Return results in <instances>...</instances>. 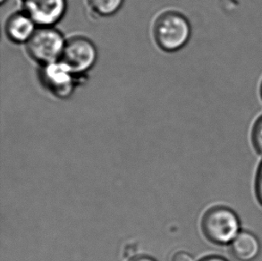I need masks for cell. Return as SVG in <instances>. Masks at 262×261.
I'll list each match as a JSON object with an SVG mask.
<instances>
[{"label": "cell", "mask_w": 262, "mask_h": 261, "mask_svg": "<svg viewBox=\"0 0 262 261\" xmlns=\"http://www.w3.org/2000/svg\"><path fill=\"white\" fill-rule=\"evenodd\" d=\"M153 37L160 50L177 52L187 45L191 37V25L187 17L177 11H165L153 25Z\"/></svg>", "instance_id": "6da1fadb"}, {"label": "cell", "mask_w": 262, "mask_h": 261, "mask_svg": "<svg viewBox=\"0 0 262 261\" xmlns=\"http://www.w3.org/2000/svg\"><path fill=\"white\" fill-rule=\"evenodd\" d=\"M241 220L234 209L217 205L209 208L202 215L201 228L203 235L211 244L230 245L241 232Z\"/></svg>", "instance_id": "7a4b0ae2"}, {"label": "cell", "mask_w": 262, "mask_h": 261, "mask_svg": "<svg viewBox=\"0 0 262 261\" xmlns=\"http://www.w3.org/2000/svg\"><path fill=\"white\" fill-rule=\"evenodd\" d=\"M68 39L54 26L38 27L25 44L29 57L42 66L60 61Z\"/></svg>", "instance_id": "3957f363"}, {"label": "cell", "mask_w": 262, "mask_h": 261, "mask_svg": "<svg viewBox=\"0 0 262 261\" xmlns=\"http://www.w3.org/2000/svg\"><path fill=\"white\" fill-rule=\"evenodd\" d=\"M97 59L95 44L84 36H74L67 40L60 61L74 74L83 78L95 66Z\"/></svg>", "instance_id": "277c9868"}, {"label": "cell", "mask_w": 262, "mask_h": 261, "mask_svg": "<svg viewBox=\"0 0 262 261\" xmlns=\"http://www.w3.org/2000/svg\"><path fill=\"white\" fill-rule=\"evenodd\" d=\"M39 79L52 95L62 99L71 97L82 81V77L74 74L62 61L42 66L39 71Z\"/></svg>", "instance_id": "5b68a950"}, {"label": "cell", "mask_w": 262, "mask_h": 261, "mask_svg": "<svg viewBox=\"0 0 262 261\" xmlns=\"http://www.w3.org/2000/svg\"><path fill=\"white\" fill-rule=\"evenodd\" d=\"M25 12L38 27L55 26L63 19L68 9L67 0H20Z\"/></svg>", "instance_id": "8992f818"}, {"label": "cell", "mask_w": 262, "mask_h": 261, "mask_svg": "<svg viewBox=\"0 0 262 261\" xmlns=\"http://www.w3.org/2000/svg\"><path fill=\"white\" fill-rule=\"evenodd\" d=\"M38 25L25 12L21 10L11 14L5 25L8 39L16 44H26L34 34Z\"/></svg>", "instance_id": "52a82bcc"}, {"label": "cell", "mask_w": 262, "mask_h": 261, "mask_svg": "<svg viewBox=\"0 0 262 261\" xmlns=\"http://www.w3.org/2000/svg\"><path fill=\"white\" fill-rule=\"evenodd\" d=\"M231 254L238 261H253L259 257L261 244L254 233L242 230L229 245Z\"/></svg>", "instance_id": "ba28073f"}, {"label": "cell", "mask_w": 262, "mask_h": 261, "mask_svg": "<svg viewBox=\"0 0 262 261\" xmlns=\"http://www.w3.org/2000/svg\"><path fill=\"white\" fill-rule=\"evenodd\" d=\"M92 14L100 17H110L117 14L124 3V0H86Z\"/></svg>", "instance_id": "9c48e42d"}, {"label": "cell", "mask_w": 262, "mask_h": 261, "mask_svg": "<svg viewBox=\"0 0 262 261\" xmlns=\"http://www.w3.org/2000/svg\"><path fill=\"white\" fill-rule=\"evenodd\" d=\"M251 140L255 151L262 156V115L256 119L252 125Z\"/></svg>", "instance_id": "30bf717a"}, {"label": "cell", "mask_w": 262, "mask_h": 261, "mask_svg": "<svg viewBox=\"0 0 262 261\" xmlns=\"http://www.w3.org/2000/svg\"><path fill=\"white\" fill-rule=\"evenodd\" d=\"M254 192L256 199L259 204L262 207V160L259 163L258 169L256 172L255 181H254Z\"/></svg>", "instance_id": "8fae6325"}, {"label": "cell", "mask_w": 262, "mask_h": 261, "mask_svg": "<svg viewBox=\"0 0 262 261\" xmlns=\"http://www.w3.org/2000/svg\"><path fill=\"white\" fill-rule=\"evenodd\" d=\"M172 261H195L194 258L185 251H179L173 256Z\"/></svg>", "instance_id": "7c38bea8"}, {"label": "cell", "mask_w": 262, "mask_h": 261, "mask_svg": "<svg viewBox=\"0 0 262 261\" xmlns=\"http://www.w3.org/2000/svg\"><path fill=\"white\" fill-rule=\"evenodd\" d=\"M200 261H228L227 258L219 256V255H211V256H207L205 258H202Z\"/></svg>", "instance_id": "4fadbf2b"}, {"label": "cell", "mask_w": 262, "mask_h": 261, "mask_svg": "<svg viewBox=\"0 0 262 261\" xmlns=\"http://www.w3.org/2000/svg\"><path fill=\"white\" fill-rule=\"evenodd\" d=\"M131 261H156L154 258H150V257H147V256H142V257H137Z\"/></svg>", "instance_id": "5bb4252c"}, {"label": "cell", "mask_w": 262, "mask_h": 261, "mask_svg": "<svg viewBox=\"0 0 262 261\" xmlns=\"http://www.w3.org/2000/svg\"><path fill=\"white\" fill-rule=\"evenodd\" d=\"M259 95H260V98H261L262 100V81L260 82V86H259Z\"/></svg>", "instance_id": "9a60e30c"}, {"label": "cell", "mask_w": 262, "mask_h": 261, "mask_svg": "<svg viewBox=\"0 0 262 261\" xmlns=\"http://www.w3.org/2000/svg\"><path fill=\"white\" fill-rule=\"evenodd\" d=\"M6 1H7V0H0V3H1V5H3Z\"/></svg>", "instance_id": "2e32d148"}]
</instances>
